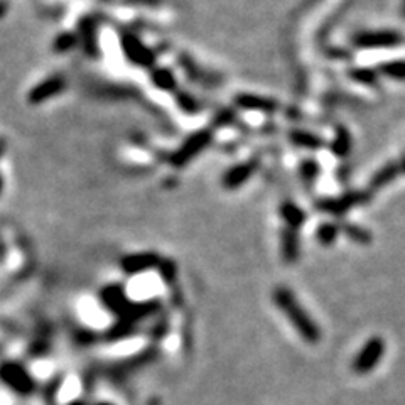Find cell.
I'll list each match as a JSON object with an SVG mask.
<instances>
[{"label": "cell", "instance_id": "cell-19", "mask_svg": "<svg viewBox=\"0 0 405 405\" xmlns=\"http://www.w3.org/2000/svg\"><path fill=\"white\" fill-rule=\"evenodd\" d=\"M73 43H75V38H73V36H63V38H59L58 49L71 48V46H73Z\"/></svg>", "mask_w": 405, "mask_h": 405}, {"label": "cell", "instance_id": "cell-17", "mask_svg": "<svg viewBox=\"0 0 405 405\" xmlns=\"http://www.w3.org/2000/svg\"><path fill=\"white\" fill-rule=\"evenodd\" d=\"M319 173V167L314 161H304L301 164V174L308 183H313Z\"/></svg>", "mask_w": 405, "mask_h": 405}, {"label": "cell", "instance_id": "cell-12", "mask_svg": "<svg viewBox=\"0 0 405 405\" xmlns=\"http://www.w3.org/2000/svg\"><path fill=\"white\" fill-rule=\"evenodd\" d=\"M331 149H333L334 154L338 155H346L351 149V137L346 130L339 129V132L334 137V142L331 144Z\"/></svg>", "mask_w": 405, "mask_h": 405}, {"label": "cell", "instance_id": "cell-20", "mask_svg": "<svg viewBox=\"0 0 405 405\" xmlns=\"http://www.w3.org/2000/svg\"><path fill=\"white\" fill-rule=\"evenodd\" d=\"M402 169H404V171H405V161H404V166H402Z\"/></svg>", "mask_w": 405, "mask_h": 405}, {"label": "cell", "instance_id": "cell-1", "mask_svg": "<svg viewBox=\"0 0 405 405\" xmlns=\"http://www.w3.org/2000/svg\"><path fill=\"white\" fill-rule=\"evenodd\" d=\"M211 141V134L210 132H198L194 134L193 137L187 138L186 142L181 145V149L178 150L173 155V159H171V162H173V166H184L187 161H191V159L194 157V155H198L201 150L210 144Z\"/></svg>", "mask_w": 405, "mask_h": 405}, {"label": "cell", "instance_id": "cell-11", "mask_svg": "<svg viewBox=\"0 0 405 405\" xmlns=\"http://www.w3.org/2000/svg\"><path fill=\"white\" fill-rule=\"evenodd\" d=\"M397 174H399V167H397L395 164L385 166L383 169H380L378 173L375 174L374 179H371V187L376 190V187L385 186V184L390 183L392 179H395Z\"/></svg>", "mask_w": 405, "mask_h": 405}, {"label": "cell", "instance_id": "cell-6", "mask_svg": "<svg viewBox=\"0 0 405 405\" xmlns=\"http://www.w3.org/2000/svg\"><path fill=\"white\" fill-rule=\"evenodd\" d=\"M236 105L241 106L245 110H253V112H276L277 104L273 100L264 97H255V95H239L235 98Z\"/></svg>", "mask_w": 405, "mask_h": 405}, {"label": "cell", "instance_id": "cell-5", "mask_svg": "<svg viewBox=\"0 0 405 405\" xmlns=\"http://www.w3.org/2000/svg\"><path fill=\"white\" fill-rule=\"evenodd\" d=\"M257 166L259 164H257L255 161H250L232 167V169L223 176V186L227 187V190H235V187L241 186V184L250 179V176L253 174V171L257 169Z\"/></svg>", "mask_w": 405, "mask_h": 405}, {"label": "cell", "instance_id": "cell-10", "mask_svg": "<svg viewBox=\"0 0 405 405\" xmlns=\"http://www.w3.org/2000/svg\"><path fill=\"white\" fill-rule=\"evenodd\" d=\"M290 141L296 145L306 147V149L318 150L322 145V141L318 135L309 134V132H290Z\"/></svg>", "mask_w": 405, "mask_h": 405}, {"label": "cell", "instance_id": "cell-8", "mask_svg": "<svg viewBox=\"0 0 405 405\" xmlns=\"http://www.w3.org/2000/svg\"><path fill=\"white\" fill-rule=\"evenodd\" d=\"M280 215H282V220H284L285 225H287V228H290V230H297V228H299L306 220L304 211L292 203L282 204Z\"/></svg>", "mask_w": 405, "mask_h": 405}, {"label": "cell", "instance_id": "cell-21", "mask_svg": "<svg viewBox=\"0 0 405 405\" xmlns=\"http://www.w3.org/2000/svg\"><path fill=\"white\" fill-rule=\"evenodd\" d=\"M404 15H405V3H404Z\"/></svg>", "mask_w": 405, "mask_h": 405}, {"label": "cell", "instance_id": "cell-2", "mask_svg": "<svg viewBox=\"0 0 405 405\" xmlns=\"http://www.w3.org/2000/svg\"><path fill=\"white\" fill-rule=\"evenodd\" d=\"M353 43L360 48H390L402 43V36L394 31L360 32L355 36Z\"/></svg>", "mask_w": 405, "mask_h": 405}, {"label": "cell", "instance_id": "cell-7", "mask_svg": "<svg viewBox=\"0 0 405 405\" xmlns=\"http://www.w3.org/2000/svg\"><path fill=\"white\" fill-rule=\"evenodd\" d=\"M64 88V83L61 78H49V80L41 83L31 92V101L32 104H39V101L48 100V98L58 95L61 90Z\"/></svg>", "mask_w": 405, "mask_h": 405}, {"label": "cell", "instance_id": "cell-16", "mask_svg": "<svg viewBox=\"0 0 405 405\" xmlns=\"http://www.w3.org/2000/svg\"><path fill=\"white\" fill-rule=\"evenodd\" d=\"M350 75L353 76L355 81H358V83H363V85H375L376 83V73L371 71V69H365V68L353 69Z\"/></svg>", "mask_w": 405, "mask_h": 405}, {"label": "cell", "instance_id": "cell-14", "mask_svg": "<svg viewBox=\"0 0 405 405\" xmlns=\"http://www.w3.org/2000/svg\"><path fill=\"white\" fill-rule=\"evenodd\" d=\"M338 233H339V228L336 227V225L326 223V225H321V227H319L318 239H319V241H321V243L329 245V243H333L334 239H336Z\"/></svg>", "mask_w": 405, "mask_h": 405}, {"label": "cell", "instance_id": "cell-3", "mask_svg": "<svg viewBox=\"0 0 405 405\" xmlns=\"http://www.w3.org/2000/svg\"><path fill=\"white\" fill-rule=\"evenodd\" d=\"M363 201H367V194L362 193V191H355V193H348L341 198L336 199H328V201H321L318 204L321 210L333 213V215H343L351 208H355L357 204H362Z\"/></svg>", "mask_w": 405, "mask_h": 405}, {"label": "cell", "instance_id": "cell-18", "mask_svg": "<svg viewBox=\"0 0 405 405\" xmlns=\"http://www.w3.org/2000/svg\"><path fill=\"white\" fill-rule=\"evenodd\" d=\"M345 232L351 236V239H355L357 241H362V243H363V241L370 240L368 233L365 230H362V228H358V227H345Z\"/></svg>", "mask_w": 405, "mask_h": 405}, {"label": "cell", "instance_id": "cell-4", "mask_svg": "<svg viewBox=\"0 0 405 405\" xmlns=\"http://www.w3.org/2000/svg\"><path fill=\"white\" fill-rule=\"evenodd\" d=\"M124 49H125L127 56H129V59L135 64H141V66H150V64L154 63L152 52H150L149 49H147L138 39L125 36Z\"/></svg>", "mask_w": 405, "mask_h": 405}, {"label": "cell", "instance_id": "cell-13", "mask_svg": "<svg viewBox=\"0 0 405 405\" xmlns=\"http://www.w3.org/2000/svg\"><path fill=\"white\" fill-rule=\"evenodd\" d=\"M380 71L383 75L395 78V80H405V61H390V63H383L380 66Z\"/></svg>", "mask_w": 405, "mask_h": 405}, {"label": "cell", "instance_id": "cell-22", "mask_svg": "<svg viewBox=\"0 0 405 405\" xmlns=\"http://www.w3.org/2000/svg\"><path fill=\"white\" fill-rule=\"evenodd\" d=\"M0 187H2V181H0Z\"/></svg>", "mask_w": 405, "mask_h": 405}, {"label": "cell", "instance_id": "cell-9", "mask_svg": "<svg viewBox=\"0 0 405 405\" xmlns=\"http://www.w3.org/2000/svg\"><path fill=\"white\" fill-rule=\"evenodd\" d=\"M282 252H284L285 259L287 260H296L297 252H299V247H297L296 230L285 228L284 235H282Z\"/></svg>", "mask_w": 405, "mask_h": 405}, {"label": "cell", "instance_id": "cell-15", "mask_svg": "<svg viewBox=\"0 0 405 405\" xmlns=\"http://www.w3.org/2000/svg\"><path fill=\"white\" fill-rule=\"evenodd\" d=\"M152 78H154V83L162 90H171L176 83L173 73L167 71V69H159V71L154 73Z\"/></svg>", "mask_w": 405, "mask_h": 405}]
</instances>
